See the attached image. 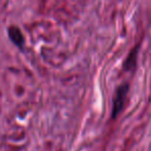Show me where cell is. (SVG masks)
Returning <instances> with one entry per match:
<instances>
[{
    "mask_svg": "<svg viewBox=\"0 0 151 151\" xmlns=\"http://www.w3.org/2000/svg\"><path fill=\"white\" fill-rule=\"evenodd\" d=\"M129 93V84L122 83L117 88L115 96L113 98V107H112V118H116L122 112L125 105V100Z\"/></svg>",
    "mask_w": 151,
    "mask_h": 151,
    "instance_id": "1",
    "label": "cell"
},
{
    "mask_svg": "<svg viewBox=\"0 0 151 151\" xmlns=\"http://www.w3.org/2000/svg\"><path fill=\"white\" fill-rule=\"evenodd\" d=\"M7 34H8L9 39L12 40L19 48L22 50L25 43V38H24V34L21 31V29L19 28L18 26L12 25V26H9L7 28Z\"/></svg>",
    "mask_w": 151,
    "mask_h": 151,
    "instance_id": "2",
    "label": "cell"
}]
</instances>
